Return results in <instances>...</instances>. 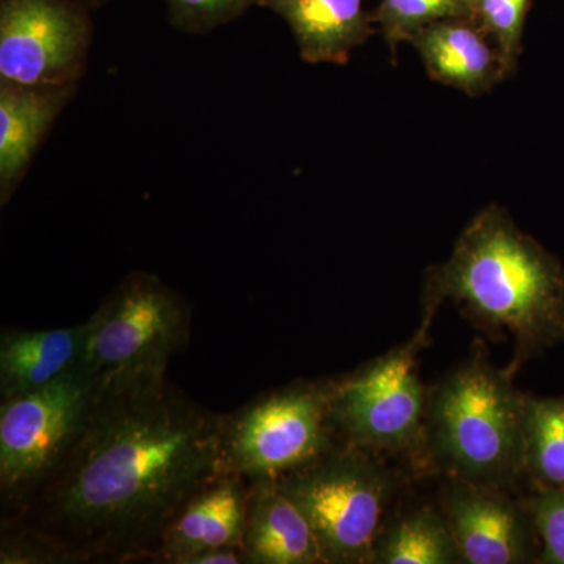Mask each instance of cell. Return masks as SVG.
<instances>
[{"label": "cell", "mask_w": 564, "mask_h": 564, "mask_svg": "<svg viewBox=\"0 0 564 564\" xmlns=\"http://www.w3.org/2000/svg\"><path fill=\"white\" fill-rule=\"evenodd\" d=\"M463 564L441 508L392 513L375 544L372 564Z\"/></svg>", "instance_id": "obj_17"}, {"label": "cell", "mask_w": 564, "mask_h": 564, "mask_svg": "<svg viewBox=\"0 0 564 564\" xmlns=\"http://www.w3.org/2000/svg\"><path fill=\"white\" fill-rule=\"evenodd\" d=\"M522 502L540 538L536 563L564 564V488H534Z\"/></svg>", "instance_id": "obj_21"}, {"label": "cell", "mask_w": 564, "mask_h": 564, "mask_svg": "<svg viewBox=\"0 0 564 564\" xmlns=\"http://www.w3.org/2000/svg\"><path fill=\"white\" fill-rule=\"evenodd\" d=\"M473 14L467 0H380L373 22L395 55L400 44L410 43L415 33L434 22Z\"/></svg>", "instance_id": "obj_19"}, {"label": "cell", "mask_w": 564, "mask_h": 564, "mask_svg": "<svg viewBox=\"0 0 564 564\" xmlns=\"http://www.w3.org/2000/svg\"><path fill=\"white\" fill-rule=\"evenodd\" d=\"M530 6L532 0H477L474 7V18L496 43L508 76L522 54Z\"/></svg>", "instance_id": "obj_20"}, {"label": "cell", "mask_w": 564, "mask_h": 564, "mask_svg": "<svg viewBox=\"0 0 564 564\" xmlns=\"http://www.w3.org/2000/svg\"><path fill=\"white\" fill-rule=\"evenodd\" d=\"M430 326L361 369L333 380L329 417L340 443L378 456L406 455L423 470L429 391L419 377V355Z\"/></svg>", "instance_id": "obj_6"}, {"label": "cell", "mask_w": 564, "mask_h": 564, "mask_svg": "<svg viewBox=\"0 0 564 564\" xmlns=\"http://www.w3.org/2000/svg\"><path fill=\"white\" fill-rule=\"evenodd\" d=\"M87 323L68 328L3 329L0 336V397L20 395L79 369Z\"/></svg>", "instance_id": "obj_15"}, {"label": "cell", "mask_w": 564, "mask_h": 564, "mask_svg": "<svg viewBox=\"0 0 564 564\" xmlns=\"http://www.w3.org/2000/svg\"><path fill=\"white\" fill-rule=\"evenodd\" d=\"M254 2L256 6L267 7V9L273 10L282 0H254Z\"/></svg>", "instance_id": "obj_24"}, {"label": "cell", "mask_w": 564, "mask_h": 564, "mask_svg": "<svg viewBox=\"0 0 564 564\" xmlns=\"http://www.w3.org/2000/svg\"><path fill=\"white\" fill-rule=\"evenodd\" d=\"M332 391L333 380L291 384L225 415L221 473L278 480L343 444L329 417Z\"/></svg>", "instance_id": "obj_7"}, {"label": "cell", "mask_w": 564, "mask_h": 564, "mask_svg": "<svg viewBox=\"0 0 564 564\" xmlns=\"http://www.w3.org/2000/svg\"><path fill=\"white\" fill-rule=\"evenodd\" d=\"M80 369L99 395L159 388L174 355L187 344V303L151 274L135 273L88 318Z\"/></svg>", "instance_id": "obj_4"}, {"label": "cell", "mask_w": 564, "mask_h": 564, "mask_svg": "<svg viewBox=\"0 0 564 564\" xmlns=\"http://www.w3.org/2000/svg\"><path fill=\"white\" fill-rule=\"evenodd\" d=\"M74 85L33 87L0 80V203L29 170L52 122L68 102Z\"/></svg>", "instance_id": "obj_14"}, {"label": "cell", "mask_w": 564, "mask_h": 564, "mask_svg": "<svg viewBox=\"0 0 564 564\" xmlns=\"http://www.w3.org/2000/svg\"><path fill=\"white\" fill-rule=\"evenodd\" d=\"M223 417L169 383L99 395L68 458L33 497L25 529L69 562L150 556L196 489L221 473Z\"/></svg>", "instance_id": "obj_1"}, {"label": "cell", "mask_w": 564, "mask_h": 564, "mask_svg": "<svg viewBox=\"0 0 564 564\" xmlns=\"http://www.w3.org/2000/svg\"><path fill=\"white\" fill-rule=\"evenodd\" d=\"M525 477L534 488H564V397H525Z\"/></svg>", "instance_id": "obj_18"}, {"label": "cell", "mask_w": 564, "mask_h": 564, "mask_svg": "<svg viewBox=\"0 0 564 564\" xmlns=\"http://www.w3.org/2000/svg\"><path fill=\"white\" fill-rule=\"evenodd\" d=\"M475 343L429 391L423 470L508 489L525 477V397Z\"/></svg>", "instance_id": "obj_3"}, {"label": "cell", "mask_w": 564, "mask_h": 564, "mask_svg": "<svg viewBox=\"0 0 564 564\" xmlns=\"http://www.w3.org/2000/svg\"><path fill=\"white\" fill-rule=\"evenodd\" d=\"M251 480L218 473L185 500L159 536L151 558L185 564L212 549L240 547L247 522Z\"/></svg>", "instance_id": "obj_11"}, {"label": "cell", "mask_w": 564, "mask_h": 564, "mask_svg": "<svg viewBox=\"0 0 564 564\" xmlns=\"http://www.w3.org/2000/svg\"><path fill=\"white\" fill-rule=\"evenodd\" d=\"M276 484L310 522L326 564H372L400 485L380 456L339 444Z\"/></svg>", "instance_id": "obj_5"}, {"label": "cell", "mask_w": 564, "mask_h": 564, "mask_svg": "<svg viewBox=\"0 0 564 564\" xmlns=\"http://www.w3.org/2000/svg\"><path fill=\"white\" fill-rule=\"evenodd\" d=\"M440 508L463 564L536 563L540 538L532 516L507 489L447 478Z\"/></svg>", "instance_id": "obj_10"}, {"label": "cell", "mask_w": 564, "mask_h": 564, "mask_svg": "<svg viewBox=\"0 0 564 564\" xmlns=\"http://www.w3.org/2000/svg\"><path fill=\"white\" fill-rule=\"evenodd\" d=\"M98 399V388L79 367L44 388L2 400L0 494L3 507L25 510L68 458Z\"/></svg>", "instance_id": "obj_8"}, {"label": "cell", "mask_w": 564, "mask_h": 564, "mask_svg": "<svg viewBox=\"0 0 564 564\" xmlns=\"http://www.w3.org/2000/svg\"><path fill=\"white\" fill-rule=\"evenodd\" d=\"M242 551L247 564H326L310 522L276 480H251Z\"/></svg>", "instance_id": "obj_13"}, {"label": "cell", "mask_w": 564, "mask_h": 564, "mask_svg": "<svg viewBox=\"0 0 564 564\" xmlns=\"http://www.w3.org/2000/svg\"><path fill=\"white\" fill-rule=\"evenodd\" d=\"M445 302L492 339L513 340L514 375L564 343L562 262L497 204L474 215L447 261L426 270L421 325L432 326Z\"/></svg>", "instance_id": "obj_2"}, {"label": "cell", "mask_w": 564, "mask_h": 564, "mask_svg": "<svg viewBox=\"0 0 564 564\" xmlns=\"http://www.w3.org/2000/svg\"><path fill=\"white\" fill-rule=\"evenodd\" d=\"M90 39V20L73 0H2L0 80L33 87L74 85Z\"/></svg>", "instance_id": "obj_9"}, {"label": "cell", "mask_w": 564, "mask_h": 564, "mask_svg": "<svg viewBox=\"0 0 564 564\" xmlns=\"http://www.w3.org/2000/svg\"><path fill=\"white\" fill-rule=\"evenodd\" d=\"M170 22L180 31L207 33L242 17L254 0H163Z\"/></svg>", "instance_id": "obj_22"}, {"label": "cell", "mask_w": 564, "mask_h": 564, "mask_svg": "<svg viewBox=\"0 0 564 564\" xmlns=\"http://www.w3.org/2000/svg\"><path fill=\"white\" fill-rule=\"evenodd\" d=\"M467 2H469V6L473 7V10H474V7H475V3H477V0H467Z\"/></svg>", "instance_id": "obj_25"}, {"label": "cell", "mask_w": 564, "mask_h": 564, "mask_svg": "<svg viewBox=\"0 0 564 564\" xmlns=\"http://www.w3.org/2000/svg\"><path fill=\"white\" fill-rule=\"evenodd\" d=\"M273 11L288 22L304 62L345 65L372 35L364 0H282Z\"/></svg>", "instance_id": "obj_16"}, {"label": "cell", "mask_w": 564, "mask_h": 564, "mask_svg": "<svg viewBox=\"0 0 564 564\" xmlns=\"http://www.w3.org/2000/svg\"><path fill=\"white\" fill-rule=\"evenodd\" d=\"M433 80L475 98L507 79L502 55L473 17L434 22L411 39Z\"/></svg>", "instance_id": "obj_12"}, {"label": "cell", "mask_w": 564, "mask_h": 564, "mask_svg": "<svg viewBox=\"0 0 564 564\" xmlns=\"http://www.w3.org/2000/svg\"><path fill=\"white\" fill-rule=\"evenodd\" d=\"M247 563L242 549L223 547L199 552L185 564H242Z\"/></svg>", "instance_id": "obj_23"}]
</instances>
